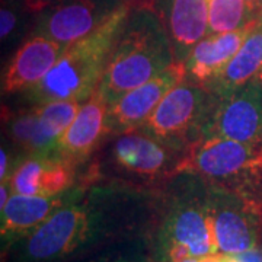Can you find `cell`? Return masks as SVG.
Instances as JSON below:
<instances>
[{
	"label": "cell",
	"mask_w": 262,
	"mask_h": 262,
	"mask_svg": "<svg viewBox=\"0 0 262 262\" xmlns=\"http://www.w3.org/2000/svg\"><path fill=\"white\" fill-rule=\"evenodd\" d=\"M175 63L169 31L147 8L130 10L118 35L99 89L108 102L151 80Z\"/></svg>",
	"instance_id": "1"
},
{
	"label": "cell",
	"mask_w": 262,
	"mask_h": 262,
	"mask_svg": "<svg viewBox=\"0 0 262 262\" xmlns=\"http://www.w3.org/2000/svg\"><path fill=\"white\" fill-rule=\"evenodd\" d=\"M130 10V5L122 3L92 34L66 46L48 75L29 89V99L37 105L50 101L86 102L101 83Z\"/></svg>",
	"instance_id": "2"
},
{
	"label": "cell",
	"mask_w": 262,
	"mask_h": 262,
	"mask_svg": "<svg viewBox=\"0 0 262 262\" xmlns=\"http://www.w3.org/2000/svg\"><path fill=\"white\" fill-rule=\"evenodd\" d=\"M215 96L207 88L187 77L163 96L156 110L141 125V130L179 149H187L201 137V130Z\"/></svg>",
	"instance_id": "3"
},
{
	"label": "cell",
	"mask_w": 262,
	"mask_h": 262,
	"mask_svg": "<svg viewBox=\"0 0 262 262\" xmlns=\"http://www.w3.org/2000/svg\"><path fill=\"white\" fill-rule=\"evenodd\" d=\"M163 262H179L219 252L208 195H188L169 210L160 230Z\"/></svg>",
	"instance_id": "4"
},
{
	"label": "cell",
	"mask_w": 262,
	"mask_h": 262,
	"mask_svg": "<svg viewBox=\"0 0 262 262\" xmlns=\"http://www.w3.org/2000/svg\"><path fill=\"white\" fill-rule=\"evenodd\" d=\"M201 137H222L261 147L262 80L248 82L234 91L215 96Z\"/></svg>",
	"instance_id": "5"
},
{
	"label": "cell",
	"mask_w": 262,
	"mask_h": 262,
	"mask_svg": "<svg viewBox=\"0 0 262 262\" xmlns=\"http://www.w3.org/2000/svg\"><path fill=\"white\" fill-rule=\"evenodd\" d=\"M95 232L92 213L80 206H64L25 237L24 258L27 262L63 259L82 248Z\"/></svg>",
	"instance_id": "6"
},
{
	"label": "cell",
	"mask_w": 262,
	"mask_h": 262,
	"mask_svg": "<svg viewBox=\"0 0 262 262\" xmlns=\"http://www.w3.org/2000/svg\"><path fill=\"white\" fill-rule=\"evenodd\" d=\"M214 222L219 252L239 255L259 245L262 207L225 188L207 192Z\"/></svg>",
	"instance_id": "7"
},
{
	"label": "cell",
	"mask_w": 262,
	"mask_h": 262,
	"mask_svg": "<svg viewBox=\"0 0 262 262\" xmlns=\"http://www.w3.org/2000/svg\"><path fill=\"white\" fill-rule=\"evenodd\" d=\"M120 5L115 0H60L42 13L35 34L73 44L99 28Z\"/></svg>",
	"instance_id": "8"
},
{
	"label": "cell",
	"mask_w": 262,
	"mask_h": 262,
	"mask_svg": "<svg viewBox=\"0 0 262 262\" xmlns=\"http://www.w3.org/2000/svg\"><path fill=\"white\" fill-rule=\"evenodd\" d=\"M185 64H173L151 80L121 95L108 105L110 133L121 134L140 128L172 88L185 79Z\"/></svg>",
	"instance_id": "9"
},
{
	"label": "cell",
	"mask_w": 262,
	"mask_h": 262,
	"mask_svg": "<svg viewBox=\"0 0 262 262\" xmlns=\"http://www.w3.org/2000/svg\"><path fill=\"white\" fill-rule=\"evenodd\" d=\"M175 147L153 137L141 128L121 133L113 147V159L118 168L139 178L156 179L162 175H175L182 155Z\"/></svg>",
	"instance_id": "10"
},
{
	"label": "cell",
	"mask_w": 262,
	"mask_h": 262,
	"mask_svg": "<svg viewBox=\"0 0 262 262\" xmlns=\"http://www.w3.org/2000/svg\"><path fill=\"white\" fill-rule=\"evenodd\" d=\"M108 105V99L98 86L89 99L83 102L75 121L58 139L54 156L75 165L86 159L103 136L110 134Z\"/></svg>",
	"instance_id": "11"
},
{
	"label": "cell",
	"mask_w": 262,
	"mask_h": 262,
	"mask_svg": "<svg viewBox=\"0 0 262 262\" xmlns=\"http://www.w3.org/2000/svg\"><path fill=\"white\" fill-rule=\"evenodd\" d=\"M258 20L259 19L251 20L242 28L234 31L213 34L203 38L191 50L185 61V77L189 82L204 88L211 83L232 61Z\"/></svg>",
	"instance_id": "12"
},
{
	"label": "cell",
	"mask_w": 262,
	"mask_h": 262,
	"mask_svg": "<svg viewBox=\"0 0 262 262\" xmlns=\"http://www.w3.org/2000/svg\"><path fill=\"white\" fill-rule=\"evenodd\" d=\"M66 46L44 35H34L19 48L5 70L3 94H16L37 86L54 67Z\"/></svg>",
	"instance_id": "13"
},
{
	"label": "cell",
	"mask_w": 262,
	"mask_h": 262,
	"mask_svg": "<svg viewBox=\"0 0 262 262\" xmlns=\"http://www.w3.org/2000/svg\"><path fill=\"white\" fill-rule=\"evenodd\" d=\"M69 192L58 195H22L12 194L2 210V241L12 242L27 237L47 219L66 206Z\"/></svg>",
	"instance_id": "14"
},
{
	"label": "cell",
	"mask_w": 262,
	"mask_h": 262,
	"mask_svg": "<svg viewBox=\"0 0 262 262\" xmlns=\"http://www.w3.org/2000/svg\"><path fill=\"white\" fill-rule=\"evenodd\" d=\"M208 34V0H172L169 37L175 63L185 64L191 50Z\"/></svg>",
	"instance_id": "15"
},
{
	"label": "cell",
	"mask_w": 262,
	"mask_h": 262,
	"mask_svg": "<svg viewBox=\"0 0 262 262\" xmlns=\"http://www.w3.org/2000/svg\"><path fill=\"white\" fill-rule=\"evenodd\" d=\"M252 80H262V18L232 61L206 88L215 96H222Z\"/></svg>",
	"instance_id": "16"
},
{
	"label": "cell",
	"mask_w": 262,
	"mask_h": 262,
	"mask_svg": "<svg viewBox=\"0 0 262 262\" xmlns=\"http://www.w3.org/2000/svg\"><path fill=\"white\" fill-rule=\"evenodd\" d=\"M8 131L16 146L35 156H54L56 153L57 141L46 133L35 108L8 120Z\"/></svg>",
	"instance_id": "17"
},
{
	"label": "cell",
	"mask_w": 262,
	"mask_h": 262,
	"mask_svg": "<svg viewBox=\"0 0 262 262\" xmlns=\"http://www.w3.org/2000/svg\"><path fill=\"white\" fill-rule=\"evenodd\" d=\"M248 22L246 0H208V34L242 28Z\"/></svg>",
	"instance_id": "18"
},
{
	"label": "cell",
	"mask_w": 262,
	"mask_h": 262,
	"mask_svg": "<svg viewBox=\"0 0 262 262\" xmlns=\"http://www.w3.org/2000/svg\"><path fill=\"white\" fill-rule=\"evenodd\" d=\"M83 102L79 101H50L37 105V114L44 130L53 140L58 141L80 111Z\"/></svg>",
	"instance_id": "19"
},
{
	"label": "cell",
	"mask_w": 262,
	"mask_h": 262,
	"mask_svg": "<svg viewBox=\"0 0 262 262\" xmlns=\"http://www.w3.org/2000/svg\"><path fill=\"white\" fill-rule=\"evenodd\" d=\"M46 163V156H35L24 160L12 177L8 178L13 194L22 195H41V173Z\"/></svg>",
	"instance_id": "20"
},
{
	"label": "cell",
	"mask_w": 262,
	"mask_h": 262,
	"mask_svg": "<svg viewBox=\"0 0 262 262\" xmlns=\"http://www.w3.org/2000/svg\"><path fill=\"white\" fill-rule=\"evenodd\" d=\"M16 25V15L8 8H2L0 10V37L2 39H6L12 34Z\"/></svg>",
	"instance_id": "21"
},
{
	"label": "cell",
	"mask_w": 262,
	"mask_h": 262,
	"mask_svg": "<svg viewBox=\"0 0 262 262\" xmlns=\"http://www.w3.org/2000/svg\"><path fill=\"white\" fill-rule=\"evenodd\" d=\"M179 262H242L236 255H229V253H211L200 258H187Z\"/></svg>",
	"instance_id": "22"
},
{
	"label": "cell",
	"mask_w": 262,
	"mask_h": 262,
	"mask_svg": "<svg viewBox=\"0 0 262 262\" xmlns=\"http://www.w3.org/2000/svg\"><path fill=\"white\" fill-rule=\"evenodd\" d=\"M248 20H256L262 18V0H246Z\"/></svg>",
	"instance_id": "23"
},
{
	"label": "cell",
	"mask_w": 262,
	"mask_h": 262,
	"mask_svg": "<svg viewBox=\"0 0 262 262\" xmlns=\"http://www.w3.org/2000/svg\"><path fill=\"white\" fill-rule=\"evenodd\" d=\"M236 256L242 262H262V246L258 245V246H255L252 249L239 253Z\"/></svg>",
	"instance_id": "24"
},
{
	"label": "cell",
	"mask_w": 262,
	"mask_h": 262,
	"mask_svg": "<svg viewBox=\"0 0 262 262\" xmlns=\"http://www.w3.org/2000/svg\"><path fill=\"white\" fill-rule=\"evenodd\" d=\"M0 160H2V166H0V179L2 182L8 181V170H9V156L6 153V150L2 147L0 150Z\"/></svg>",
	"instance_id": "25"
},
{
	"label": "cell",
	"mask_w": 262,
	"mask_h": 262,
	"mask_svg": "<svg viewBox=\"0 0 262 262\" xmlns=\"http://www.w3.org/2000/svg\"><path fill=\"white\" fill-rule=\"evenodd\" d=\"M10 185L9 182L6 181V182H2V185H0V210H3L5 206L8 204V201H9L10 195Z\"/></svg>",
	"instance_id": "26"
},
{
	"label": "cell",
	"mask_w": 262,
	"mask_h": 262,
	"mask_svg": "<svg viewBox=\"0 0 262 262\" xmlns=\"http://www.w3.org/2000/svg\"><path fill=\"white\" fill-rule=\"evenodd\" d=\"M51 0H28L29 5L35 6V8H42V6H47Z\"/></svg>",
	"instance_id": "27"
},
{
	"label": "cell",
	"mask_w": 262,
	"mask_h": 262,
	"mask_svg": "<svg viewBox=\"0 0 262 262\" xmlns=\"http://www.w3.org/2000/svg\"><path fill=\"white\" fill-rule=\"evenodd\" d=\"M261 151H262V146H261Z\"/></svg>",
	"instance_id": "28"
}]
</instances>
